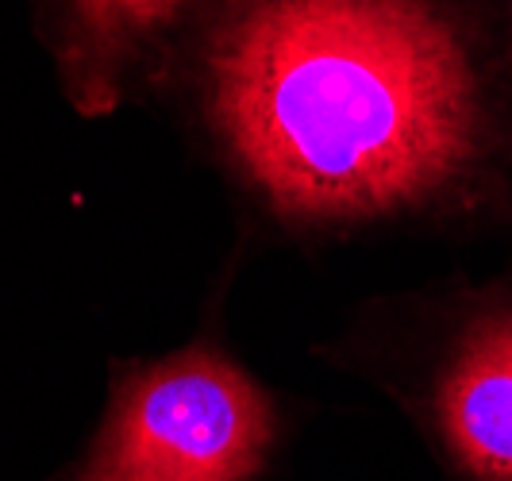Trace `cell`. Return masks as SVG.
Listing matches in <instances>:
<instances>
[{"instance_id": "4", "label": "cell", "mask_w": 512, "mask_h": 481, "mask_svg": "<svg viewBox=\"0 0 512 481\" xmlns=\"http://www.w3.org/2000/svg\"><path fill=\"white\" fill-rule=\"evenodd\" d=\"M439 431L478 481H512V297L459 328L436 381Z\"/></svg>"}, {"instance_id": "3", "label": "cell", "mask_w": 512, "mask_h": 481, "mask_svg": "<svg viewBox=\"0 0 512 481\" xmlns=\"http://www.w3.org/2000/svg\"><path fill=\"white\" fill-rule=\"evenodd\" d=\"M197 0H27L58 93L77 116L101 120L151 93L162 54Z\"/></svg>"}, {"instance_id": "1", "label": "cell", "mask_w": 512, "mask_h": 481, "mask_svg": "<svg viewBox=\"0 0 512 481\" xmlns=\"http://www.w3.org/2000/svg\"><path fill=\"white\" fill-rule=\"evenodd\" d=\"M505 0H197L151 93L239 204L335 243L466 204L501 147Z\"/></svg>"}, {"instance_id": "2", "label": "cell", "mask_w": 512, "mask_h": 481, "mask_svg": "<svg viewBox=\"0 0 512 481\" xmlns=\"http://www.w3.org/2000/svg\"><path fill=\"white\" fill-rule=\"evenodd\" d=\"M282 431L278 397L205 331L112 362L101 424L51 481H262Z\"/></svg>"}]
</instances>
